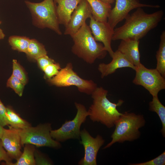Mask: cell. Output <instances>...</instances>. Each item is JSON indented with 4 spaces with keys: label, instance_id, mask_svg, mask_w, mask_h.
Instances as JSON below:
<instances>
[{
    "label": "cell",
    "instance_id": "obj_1",
    "mask_svg": "<svg viewBox=\"0 0 165 165\" xmlns=\"http://www.w3.org/2000/svg\"><path fill=\"white\" fill-rule=\"evenodd\" d=\"M164 13L159 10L151 13H145L142 8L129 14L121 26L114 29L112 40L132 39L139 40L161 21Z\"/></svg>",
    "mask_w": 165,
    "mask_h": 165
},
{
    "label": "cell",
    "instance_id": "obj_2",
    "mask_svg": "<svg viewBox=\"0 0 165 165\" xmlns=\"http://www.w3.org/2000/svg\"><path fill=\"white\" fill-rule=\"evenodd\" d=\"M108 93L102 87H97L91 94L93 103L88 111L92 121L100 122L110 128L115 125L122 115L117 107L121 106L124 101L120 99L117 103L111 102L107 97Z\"/></svg>",
    "mask_w": 165,
    "mask_h": 165
},
{
    "label": "cell",
    "instance_id": "obj_3",
    "mask_svg": "<svg viewBox=\"0 0 165 165\" xmlns=\"http://www.w3.org/2000/svg\"><path fill=\"white\" fill-rule=\"evenodd\" d=\"M71 37L74 42L72 53L86 63L91 64L106 57L107 52L103 45L95 40L86 22Z\"/></svg>",
    "mask_w": 165,
    "mask_h": 165
},
{
    "label": "cell",
    "instance_id": "obj_4",
    "mask_svg": "<svg viewBox=\"0 0 165 165\" xmlns=\"http://www.w3.org/2000/svg\"><path fill=\"white\" fill-rule=\"evenodd\" d=\"M145 123L143 115L128 112L122 113L115 124V128L111 136V141L103 149L109 148L116 142L132 141L138 139L141 135L139 129Z\"/></svg>",
    "mask_w": 165,
    "mask_h": 165
},
{
    "label": "cell",
    "instance_id": "obj_5",
    "mask_svg": "<svg viewBox=\"0 0 165 165\" xmlns=\"http://www.w3.org/2000/svg\"><path fill=\"white\" fill-rule=\"evenodd\" d=\"M24 3L30 13L34 26L49 28L58 35H62L53 0H43L40 2L26 0Z\"/></svg>",
    "mask_w": 165,
    "mask_h": 165
},
{
    "label": "cell",
    "instance_id": "obj_6",
    "mask_svg": "<svg viewBox=\"0 0 165 165\" xmlns=\"http://www.w3.org/2000/svg\"><path fill=\"white\" fill-rule=\"evenodd\" d=\"M47 80L51 85L57 87L75 86L80 92L88 95H91L97 87L96 83L92 80H86L80 77L73 70L71 62L61 68L56 75Z\"/></svg>",
    "mask_w": 165,
    "mask_h": 165
},
{
    "label": "cell",
    "instance_id": "obj_7",
    "mask_svg": "<svg viewBox=\"0 0 165 165\" xmlns=\"http://www.w3.org/2000/svg\"><path fill=\"white\" fill-rule=\"evenodd\" d=\"M51 130V125L48 123L35 127L30 126L24 129H19L21 145L30 144L37 147H60V143L53 139L50 135Z\"/></svg>",
    "mask_w": 165,
    "mask_h": 165
},
{
    "label": "cell",
    "instance_id": "obj_8",
    "mask_svg": "<svg viewBox=\"0 0 165 165\" xmlns=\"http://www.w3.org/2000/svg\"><path fill=\"white\" fill-rule=\"evenodd\" d=\"M75 105L77 112L74 118L65 121L59 129L50 131L51 137L57 141H64L71 139H78L80 137L81 126L89 113L83 105L75 102Z\"/></svg>",
    "mask_w": 165,
    "mask_h": 165
},
{
    "label": "cell",
    "instance_id": "obj_9",
    "mask_svg": "<svg viewBox=\"0 0 165 165\" xmlns=\"http://www.w3.org/2000/svg\"><path fill=\"white\" fill-rule=\"evenodd\" d=\"M135 76L132 82L141 86L152 97L158 96L159 92L165 89V79L156 69H148L141 64L136 67Z\"/></svg>",
    "mask_w": 165,
    "mask_h": 165
},
{
    "label": "cell",
    "instance_id": "obj_10",
    "mask_svg": "<svg viewBox=\"0 0 165 165\" xmlns=\"http://www.w3.org/2000/svg\"><path fill=\"white\" fill-rule=\"evenodd\" d=\"M116 4L109 13L107 22L114 29L120 22L125 19L132 10L138 8L147 7L159 8L158 5H151L140 3L139 0H115Z\"/></svg>",
    "mask_w": 165,
    "mask_h": 165
},
{
    "label": "cell",
    "instance_id": "obj_11",
    "mask_svg": "<svg viewBox=\"0 0 165 165\" xmlns=\"http://www.w3.org/2000/svg\"><path fill=\"white\" fill-rule=\"evenodd\" d=\"M81 141L80 143L84 148V156L79 162L80 165H96L97 156L100 148L104 144L105 140L102 137L97 135L96 138L92 137L84 129L80 131Z\"/></svg>",
    "mask_w": 165,
    "mask_h": 165
},
{
    "label": "cell",
    "instance_id": "obj_12",
    "mask_svg": "<svg viewBox=\"0 0 165 165\" xmlns=\"http://www.w3.org/2000/svg\"><path fill=\"white\" fill-rule=\"evenodd\" d=\"M89 26L95 40L102 43L106 50L112 57L114 52L111 46L114 29L111 27L107 21H97L92 16L90 18Z\"/></svg>",
    "mask_w": 165,
    "mask_h": 165
},
{
    "label": "cell",
    "instance_id": "obj_13",
    "mask_svg": "<svg viewBox=\"0 0 165 165\" xmlns=\"http://www.w3.org/2000/svg\"><path fill=\"white\" fill-rule=\"evenodd\" d=\"M92 16L91 8L86 0H82L72 12L64 34L71 36L76 32Z\"/></svg>",
    "mask_w": 165,
    "mask_h": 165
},
{
    "label": "cell",
    "instance_id": "obj_14",
    "mask_svg": "<svg viewBox=\"0 0 165 165\" xmlns=\"http://www.w3.org/2000/svg\"><path fill=\"white\" fill-rule=\"evenodd\" d=\"M9 127V129H4L1 141L9 156L11 159L17 160L22 153L20 150L21 144L19 129Z\"/></svg>",
    "mask_w": 165,
    "mask_h": 165
},
{
    "label": "cell",
    "instance_id": "obj_15",
    "mask_svg": "<svg viewBox=\"0 0 165 165\" xmlns=\"http://www.w3.org/2000/svg\"><path fill=\"white\" fill-rule=\"evenodd\" d=\"M112 60L108 64H100L98 69L101 73L102 78L113 73L119 68L128 67L135 70L136 67L124 55L118 50L114 52Z\"/></svg>",
    "mask_w": 165,
    "mask_h": 165
},
{
    "label": "cell",
    "instance_id": "obj_16",
    "mask_svg": "<svg viewBox=\"0 0 165 165\" xmlns=\"http://www.w3.org/2000/svg\"><path fill=\"white\" fill-rule=\"evenodd\" d=\"M139 43V40L132 39L122 40L117 49L135 67L141 64L140 60Z\"/></svg>",
    "mask_w": 165,
    "mask_h": 165
},
{
    "label": "cell",
    "instance_id": "obj_17",
    "mask_svg": "<svg viewBox=\"0 0 165 165\" xmlns=\"http://www.w3.org/2000/svg\"><path fill=\"white\" fill-rule=\"evenodd\" d=\"M81 0H53L60 24L65 27L67 25L72 12Z\"/></svg>",
    "mask_w": 165,
    "mask_h": 165
},
{
    "label": "cell",
    "instance_id": "obj_18",
    "mask_svg": "<svg viewBox=\"0 0 165 165\" xmlns=\"http://www.w3.org/2000/svg\"><path fill=\"white\" fill-rule=\"evenodd\" d=\"M92 10V16L96 20L107 21L112 9L111 5L105 3L100 0H86Z\"/></svg>",
    "mask_w": 165,
    "mask_h": 165
},
{
    "label": "cell",
    "instance_id": "obj_19",
    "mask_svg": "<svg viewBox=\"0 0 165 165\" xmlns=\"http://www.w3.org/2000/svg\"><path fill=\"white\" fill-rule=\"evenodd\" d=\"M47 53L45 46L35 38L30 39L28 46L25 53L28 58L35 61L39 57L47 55Z\"/></svg>",
    "mask_w": 165,
    "mask_h": 165
},
{
    "label": "cell",
    "instance_id": "obj_20",
    "mask_svg": "<svg viewBox=\"0 0 165 165\" xmlns=\"http://www.w3.org/2000/svg\"><path fill=\"white\" fill-rule=\"evenodd\" d=\"M6 116L8 125L13 128L23 129L31 126L29 123L22 119L10 107H6Z\"/></svg>",
    "mask_w": 165,
    "mask_h": 165
},
{
    "label": "cell",
    "instance_id": "obj_21",
    "mask_svg": "<svg viewBox=\"0 0 165 165\" xmlns=\"http://www.w3.org/2000/svg\"><path fill=\"white\" fill-rule=\"evenodd\" d=\"M159 47L156 52L157 64L156 69L165 78V31H163L160 36Z\"/></svg>",
    "mask_w": 165,
    "mask_h": 165
},
{
    "label": "cell",
    "instance_id": "obj_22",
    "mask_svg": "<svg viewBox=\"0 0 165 165\" xmlns=\"http://www.w3.org/2000/svg\"><path fill=\"white\" fill-rule=\"evenodd\" d=\"M149 103V111L156 112L161 121L162 127L160 130L163 136L165 137V107L159 100L158 96L152 97Z\"/></svg>",
    "mask_w": 165,
    "mask_h": 165
},
{
    "label": "cell",
    "instance_id": "obj_23",
    "mask_svg": "<svg viewBox=\"0 0 165 165\" xmlns=\"http://www.w3.org/2000/svg\"><path fill=\"white\" fill-rule=\"evenodd\" d=\"M35 149L32 145L25 144L24 151L16 162L13 165H36L34 158Z\"/></svg>",
    "mask_w": 165,
    "mask_h": 165
},
{
    "label": "cell",
    "instance_id": "obj_24",
    "mask_svg": "<svg viewBox=\"0 0 165 165\" xmlns=\"http://www.w3.org/2000/svg\"><path fill=\"white\" fill-rule=\"evenodd\" d=\"M30 39L25 36L13 35L9 37L8 42L13 50L25 53Z\"/></svg>",
    "mask_w": 165,
    "mask_h": 165
},
{
    "label": "cell",
    "instance_id": "obj_25",
    "mask_svg": "<svg viewBox=\"0 0 165 165\" xmlns=\"http://www.w3.org/2000/svg\"><path fill=\"white\" fill-rule=\"evenodd\" d=\"M6 86L7 87L12 89L20 97L22 95L25 85L12 75L8 79Z\"/></svg>",
    "mask_w": 165,
    "mask_h": 165
},
{
    "label": "cell",
    "instance_id": "obj_26",
    "mask_svg": "<svg viewBox=\"0 0 165 165\" xmlns=\"http://www.w3.org/2000/svg\"><path fill=\"white\" fill-rule=\"evenodd\" d=\"M12 69V75L20 80L25 85L28 81L27 75L23 68L16 59L13 60Z\"/></svg>",
    "mask_w": 165,
    "mask_h": 165
},
{
    "label": "cell",
    "instance_id": "obj_27",
    "mask_svg": "<svg viewBox=\"0 0 165 165\" xmlns=\"http://www.w3.org/2000/svg\"><path fill=\"white\" fill-rule=\"evenodd\" d=\"M59 63L55 62L48 65L43 71L44 73V78L50 79L56 75L61 69Z\"/></svg>",
    "mask_w": 165,
    "mask_h": 165
},
{
    "label": "cell",
    "instance_id": "obj_28",
    "mask_svg": "<svg viewBox=\"0 0 165 165\" xmlns=\"http://www.w3.org/2000/svg\"><path fill=\"white\" fill-rule=\"evenodd\" d=\"M130 165H165V152L150 160L139 163H130Z\"/></svg>",
    "mask_w": 165,
    "mask_h": 165
},
{
    "label": "cell",
    "instance_id": "obj_29",
    "mask_svg": "<svg viewBox=\"0 0 165 165\" xmlns=\"http://www.w3.org/2000/svg\"><path fill=\"white\" fill-rule=\"evenodd\" d=\"M36 61L39 67L42 71L48 65L55 62L53 59L49 57L47 55L39 57Z\"/></svg>",
    "mask_w": 165,
    "mask_h": 165
},
{
    "label": "cell",
    "instance_id": "obj_30",
    "mask_svg": "<svg viewBox=\"0 0 165 165\" xmlns=\"http://www.w3.org/2000/svg\"><path fill=\"white\" fill-rule=\"evenodd\" d=\"M2 161H5V163H4L6 165H13L12 159L4 149L1 141L0 140V162Z\"/></svg>",
    "mask_w": 165,
    "mask_h": 165
},
{
    "label": "cell",
    "instance_id": "obj_31",
    "mask_svg": "<svg viewBox=\"0 0 165 165\" xmlns=\"http://www.w3.org/2000/svg\"><path fill=\"white\" fill-rule=\"evenodd\" d=\"M6 107L0 99V124L3 127L8 125L6 119Z\"/></svg>",
    "mask_w": 165,
    "mask_h": 165
},
{
    "label": "cell",
    "instance_id": "obj_32",
    "mask_svg": "<svg viewBox=\"0 0 165 165\" xmlns=\"http://www.w3.org/2000/svg\"><path fill=\"white\" fill-rule=\"evenodd\" d=\"M34 156L35 157V160L36 165H50V163L49 161L44 157L42 156L39 154L37 152L35 151Z\"/></svg>",
    "mask_w": 165,
    "mask_h": 165
},
{
    "label": "cell",
    "instance_id": "obj_33",
    "mask_svg": "<svg viewBox=\"0 0 165 165\" xmlns=\"http://www.w3.org/2000/svg\"><path fill=\"white\" fill-rule=\"evenodd\" d=\"M102 2L107 4H112L115 0H100Z\"/></svg>",
    "mask_w": 165,
    "mask_h": 165
},
{
    "label": "cell",
    "instance_id": "obj_34",
    "mask_svg": "<svg viewBox=\"0 0 165 165\" xmlns=\"http://www.w3.org/2000/svg\"><path fill=\"white\" fill-rule=\"evenodd\" d=\"M5 36V34L3 31L0 28V40L3 39Z\"/></svg>",
    "mask_w": 165,
    "mask_h": 165
},
{
    "label": "cell",
    "instance_id": "obj_35",
    "mask_svg": "<svg viewBox=\"0 0 165 165\" xmlns=\"http://www.w3.org/2000/svg\"><path fill=\"white\" fill-rule=\"evenodd\" d=\"M4 128L2 125L0 124V139L1 140L3 134Z\"/></svg>",
    "mask_w": 165,
    "mask_h": 165
},
{
    "label": "cell",
    "instance_id": "obj_36",
    "mask_svg": "<svg viewBox=\"0 0 165 165\" xmlns=\"http://www.w3.org/2000/svg\"><path fill=\"white\" fill-rule=\"evenodd\" d=\"M2 24V21L0 20V25Z\"/></svg>",
    "mask_w": 165,
    "mask_h": 165
}]
</instances>
